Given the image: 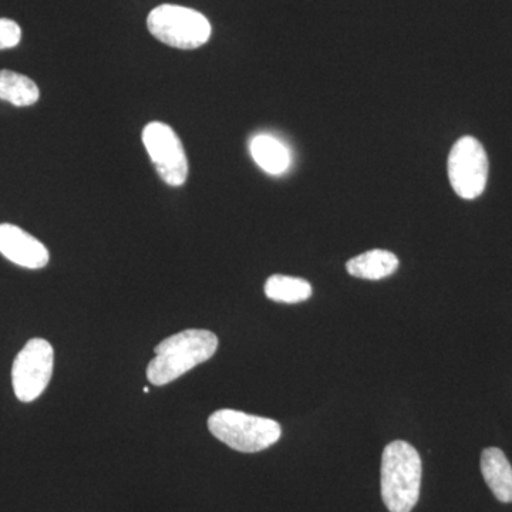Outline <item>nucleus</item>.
I'll list each match as a JSON object with an SVG mask.
<instances>
[{"instance_id":"obj_1","label":"nucleus","mask_w":512,"mask_h":512,"mask_svg":"<svg viewBox=\"0 0 512 512\" xmlns=\"http://www.w3.org/2000/svg\"><path fill=\"white\" fill-rule=\"evenodd\" d=\"M218 349L215 333L188 329L175 333L156 346V357L147 367V377L154 386H165L207 362Z\"/></svg>"},{"instance_id":"obj_2","label":"nucleus","mask_w":512,"mask_h":512,"mask_svg":"<svg viewBox=\"0 0 512 512\" xmlns=\"http://www.w3.org/2000/svg\"><path fill=\"white\" fill-rule=\"evenodd\" d=\"M421 457L406 441H393L382 457V497L390 512H412L420 497Z\"/></svg>"},{"instance_id":"obj_3","label":"nucleus","mask_w":512,"mask_h":512,"mask_svg":"<svg viewBox=\"0 0 512 512\" xmlns=\"http://www.w3.org/2000/svg\"><path fill=\"white\" fill-rule=\"evenodd\" d=\"M208 429L212 436L241 453H259L274 446L282 436L278 421L231 409L211 414Z\"/></svg>"},{"instance_id":"obj_4","label":"nucleus","mask_w":512,"mask_h":512,"mask_svg":"<svg viewBox=\"0 0 512 512\" xmlns=\"http://www.w3.org/2000/svg\"><path fill=\"white\" fill-rule=\"evenodd\" d=\"M148 30L164 45L175 49H198L210 40L211 25L197 10L177 5H161L151 10Z\"/></svg>"},{"instance_id":"obj_5","label":"nucleus","mask_w":512,"mask_h":512,"mask_svg":"<svg viewBox=\"0 0 512 512\" xmlns=\"http://www.w3.org/2000/svg\"><path fill=\"white\" fill-rule=\"evenodd\" d=\"M55 350L45 339H32L20 350L12 367L13 392L23 403L35 402L49 386Z\"/></svg>"},{"instance_id":"obj_6","label":"nucleus","mask_w":512,"mask_h":512,"mask_svg":"<svg viewBox=\"0 0 512 512\" xmlns=\"http://www.w3.org/2000/svg\"><path fill=\"white\" fill-rule=\"evenodd\" d=\"M448 178L458 197L474 200L485 190L488 157L477 138L467 136L454 144L448 156Z\"/></svg>"},{"instance_id":"obj_7","label":"nucleus","mask_w":512,"mask_h":512,"mask_svg":"<svg viewBox=\"0 0 512 512\" xmlns=\"http://www.w3.org/2000/svg\"><path fill=\"white\" fill-rule=\"evenodd\" d=\"M143 143L157 173L171 187H180L188 177V160L177 133L160 121L147 124Z\"/></svg>"},{"instance_id":"obj_8","label":"nucleus","mask_w":512,"mask_h":512,"mask_svg":"<svg viewBox=\"0 0 512 512\" xmlns=\"http://www.w3.org/2000/svg\"><path fill=\"white\" fill-rule=\"evenodd\" d=\"M0 254L26 269L45 268L50 258L42 242L12 224H0Z\"/></svg>"},{"instance_id":"obj_9","label":"nucleus","mask_w":512,"mask_h":512,"mask_svg":"<svg viewBox=\"0 0 512 512\" xmlns=\"http://www.w3.org/2000/svg\"><path fill=\"white\" fill-rule=\"evenodd\" d=\"M485 483L501 503H512V466L500 448H485L481 454Z\"/></svg>"},{"instance_id":"obj_10","label":"nucleus","mask_w":512,"mask_h":512,"mask_svg":"<svg viewBox=\"0 0 512 512\" xmlns=\"http://www.w3.org/2000/svg\"><path fill=\"white\" fill-rule=\"evenodd\" d=\"M251 156L256 164L271 175H281L288 170L291 165V154L288 148L278 138L268 136V134H259L252 138Z\"/></svg>"},{"instance_id":"obj_11","label":"nucleus","mask_w":512,"mask_h":512,"mask_svg":"<svg viewBox=\"0 0 512 512\" xmlns=\"http://www.w3.org/2000/svg\"><path fill=\"white\" fill-rule=\"evenodd\" d=\"M399 268V259L389 251L372 249L365 254L350 259L346 269L355 278L367 279V281H380L393 275Z\"/></svg>"},{"instance_id":"obj_12","label":"nucleus","mask_w":512,"mask_h":512,"mask_svg":"<svg viewBox=\"0 0 512 512\" xmlns=\"http://www.w3.org/2000/svg\"><path fill=\"white\" fill-rule=\"evenodd\" d=\"M39 97V87L28 76L0 70V100L9 101L16 107H28L33 106Z\"/></svg>"},{"instance_id":"obj_13","label":"nucleus","mask_w":512,"mask_h":512,"mask_svg":"<svg viewBox=\"0 0 512 512\" xmlns=\"http://www.w3.org/2000/svg\"><path fill=\"white\" fill-rule=\"evenodd\" d=\"M265 295L279 303L305 302L311 298L312 286L305 279L274 275L266 281Z\"/></svg>"},{"instance_id":"obj_14","label":"nucleus","mask_w":512,"mask_h":512,"mask_svg":"<svg viewBox=\"0 0 512 512\" xmlns=\"http://www.w3.org/2000/svg\"><path fill=\"white\" fill-rule=\"evenodd\" d=\"M22 29L10 19H0V50L12 49L20 43Z\"/></svg>"},{"instance_id":"obj_15","label":"nucleus","mask_w":512,"mask_h":512,"mask_svg":"<svg viewBox=\"0 0 512 512\" xmlns=\"http://www.w3.org/2000/svg\"><path fill=\"white\" fill-rule=\"evenodd\" d=\"M143 392L148 394L150 393V389H148V387H144Z\"/></svg>"}]
</instances>
